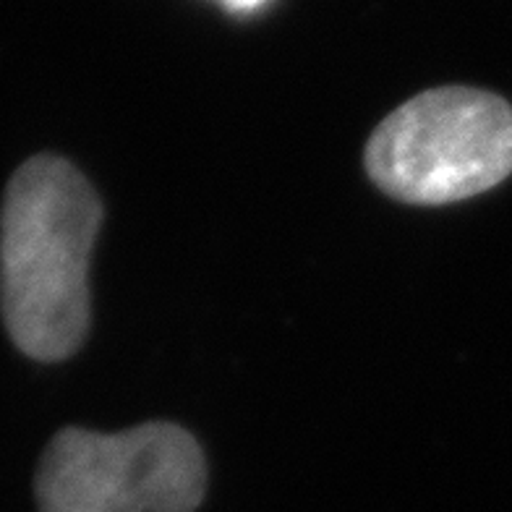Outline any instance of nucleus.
<instances>
[{
    "mask_svg": "<svg viewBox=\"0 0 512 512\" xmlns=\"http://www.w3.org/2000/svg\"><path fill=\"white\" fill-rule=\"evenodd\" d=\"M102 215L95 186L63 157H32L8 181L0 209V311L29 358L63 361L87 340L89 264Z\"/></svg>",
    "mask_w": 512,
    "mask_h": 512,
    "instance_id": "f257e3e1",
    "label": "nucleus"
},
{
    "mask_svg": "<svg viewBox=\"0 0 512 512\" xmlns=\"http://www.w3.org/2000/svg\"><path fill=\"white\" fill-rule=\"evenodd\" d=\"M366 173L405 204H450L512 173V108L473 87H437L392 110L366 144Z\"/></svg>",
    "mask_w": 512,
    "mask_h": 512,
    "instance_id": "f03ea898",
    "label": "nucleus"
},
{
    "mask_svg": "<svg viewBox=\"0 0 512 512\" xmlns=\"http://www.w3.org/2000/svg\"><path fill=\"white\" fill-rule=\"evenodd\" d=\"M204 492L202 447L170 421L115 434L63 429L34 476L40 512H194Z\"/></svg>",
    "mask_w": 512,
    "mask_h": 512,
    "instance_id": "7ed1b4c3",
    "label": "nucleus"
},
{
    "mask_svg": "<svg viewBox=\"0 0 512 512\" xmlns=\"http://www.w3.org/2000/svg\"><path fill=\"white\" fill-rule=\"evenodd\" d=\"M225 3L233 8H254V6H259L262 0H225Z\"/></svg>",
    "mask_w": 512,
    "mask_h": 512,
    "instance_id": "20e7f679",
    "label": "nucleus"
}]
</instances>
